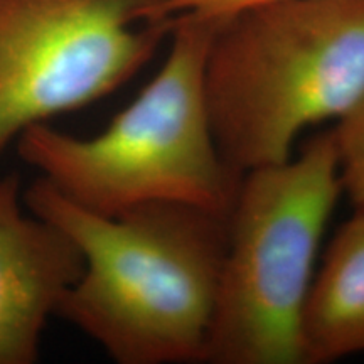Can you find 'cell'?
<instances>
[{
	"label": "cell",
	"instance_id": "obj_3",
	"mask_svg": "<svg viewBox=\"0 0 364 364\" xmlns=\"http://www.w3.org/2000/svg\"><path fill=\"white\" fill-rule=\"evenodd\" d=\"M204 93L236 174L285 162L304 130L339 120L364 93V0H282L225 17Z\"/></svg>",
	"mask_w": 364,
	"mask_h": 364
},
{
	"label": "cell",
	"instance_id": "obj_2",
	"mask_svg": "<svg viewBox=\"0 0 364 364\" xmlns=\"http://www.w3.org/2000/svg\"><path fill=\"white\" fill-rule=\"evenodd\" d=\"M221 19L176 17L169 51L147 86L93 136L31 127L17 150L71 203L115 216L149 204H184L228 216L241 176L218 149L204 65Z\"/></svg>",
	"mask_w": 364,
	"mask_h": 364
},
{
	"label": "cell",
	"instance_id": "obj_1",
	"mask_svg": "<svg viewBox=\"0 0 364 364\" xmlns=\"http://www.w3.org/2000/svg\"><path fill=\"white\" fill-rule=\"evenodd\" d=\"M24 201L58 226L83 260L58 316L118 364L204 363L228 216L184 204L100 215L41 177Z\"/></svg>",
	"mask_w": 364,
	"mask_h": 364
},
{
	"label": "cell",
	"instance_id": "obj_6",
	"mask_svg": "<svg viewBox=\"0 0 364 364\" xmlns=\"http://www.w3.org/2000/svg\"><path fill=\"white\" fill-rule=\"evenodd\" d=\"M73 241L26 206L19 174L0 179V364L38 361L49 317L78 279Z\"/></svg>",
	"mask_w": 364,
	"mask_h": 364
},
{
	"label": "cell",
	"instance_id": "obj_5",
	"mask_svg": "<svg viewBox=\"0 0 364 364\" xmlns=\"http://www.w3.org/2000/svg\"><path fill=\"white\" fill-rule=\"evenodd\" d=\"M174 21L164 0H0V154L127 83Z\"/></svg>",
	"mask_w": 364,
	"mask_h": 364
},
{
	"label": "cell",
	"instance_id": "obj_9",
	"mask_svg": "<svg viewBox=\"0 0 364 364\" xmlns=\"http://www.w3.org/2000/svg\"><path fill=\"white\" fill-rule=\"evenodd\" d=\"M167 12L172 17L193 14V16L225 19L245 9L263 6V4L282 2V0H164Z\"/></svg>",
	"mask_w": 364,
	"mask_h": 364
},
{
	"label": "cell",
	"instance_id": "obj_4",
	"mask_svg": "<svg viewBox=\"0 0 364 364\" xmlns=\"http://www.w3.org/2000/svg\"><path fill=\"white\" fill-rule=\"evenodd\" d=\"M341 193L332 130L241 176L204 363L304 364V312Z\"/></svg>",
	"mask_w": 364,
	"mask_h": 364
},
{
	"label": "cell",
	"instance_id": "obj_7",
	"mask_svg": "<svg viewBox=\"0 0 364 364\" xmlns=\"http://www.w3.org/2000/svg\"><path fill=\"white\" fill-rule=\"evenodd\" d=\"M304 364L364 353V213L339 228L304 312Z\"/></svg>",
	"mask_w": 364,
	"mask_h": 364
},
{
	"label": "cell",
	"instance_id": "obj_8",
	"mask_svg": "<svg viewBox=\"0 0 364 364\" xmlns=\"http://www.w3.org/2000/svg\"><path fill=\"white\" fill-rule=\"evenodd\" d=\"M334 134L343 191L364 213V93L338 120Z\"/></svg>",
	"mask_w": 364,
	"mask_h": 364
}]
</instances>
